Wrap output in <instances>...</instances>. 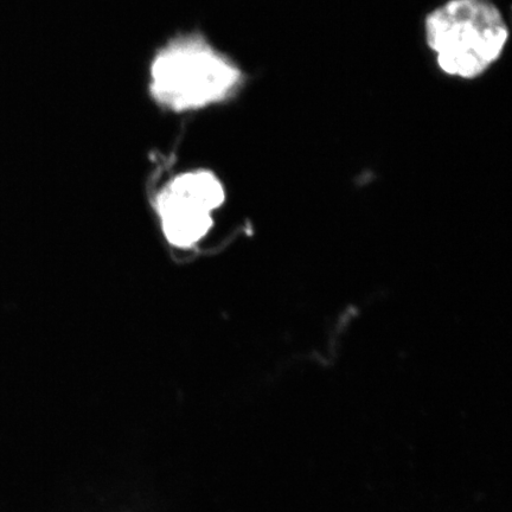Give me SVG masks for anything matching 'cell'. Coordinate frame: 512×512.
Listing matches in <instances>:
<instances>
[{
  "label": "cell",
  "instance_id": "obj_1",
  "mask_svg": "<svg viewBox=\"0 0 512 512\" xmlns=\"http://www.w3.org/2000/svg\"><path fill=\"white\" fill-rule=\"evenodd\" d=\"M246 76L230 57L198 32L171 38L153 56L149 91L172 113L204 110L232 99Z\"/></svg>",
  "mask_w": 512,
  "mask_h": 512
},
{
  "label": "cell",
  "instance_id": "obj_2",
  "mask_svg": "<svg viewBox=\"0 0 512 512\" xmlns=\"http://www.w3.org/2000/svg\"><path fill=\"white\" fill-rule=\"evenodd\" d=\"M509 27L490 0H448L425 19L428 48L441 72L472 80L501 59Z\"/></svg>",
  "mask_w": 512,
  "mask_h": 512
},
{
  "label": "cell",
  "instance_id": "obj_3",
  "mask_svg": "<svg viewBox=\"0 0 512 512\" xmlns=\"http://www.w3.org/2000/svg\"><path fill=\"white\" fill-rule=\"evenodd\" d=\"M226 200L223 184L209 170L185 171L160 190L156 208L163 232L178 247L200 241L213 226L211 213Z\"/></svg>",
  "mask_w": 512,
  "mask_h": 512
}]
</instances>
